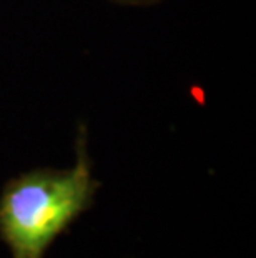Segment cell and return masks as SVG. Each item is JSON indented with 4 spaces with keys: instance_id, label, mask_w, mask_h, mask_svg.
<instances>
[{
    "instance_id": "cell-1",
    "label": "cell",
    "mask_w": 256,
    "mask_h": 258,
    "mask_svg": "<svg viewBox=\"0 0 256 258\" xmlns=\"http://www.w3.org/2000/svg\"><path fill=\"white\" fill-rule=\"evenodd\" d=\"M94 180L83 157L70 170L24 175L0 200V232L14 258H42L52 240L89 207Z\"/></svg>"
}]
</instances>
